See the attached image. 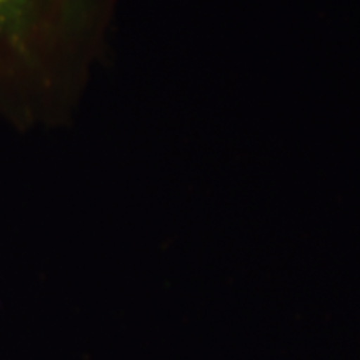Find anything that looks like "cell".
Segmentation results:
<instances>
[{"label":"cell","mask_w":360,"mask_h":360,"mask_svg":"<svg viewBox=\"0 0 360 360\" xmlns=\"http://www.w3.org/2000/svg\"><path fill=\"white\" fill-rule=\"evenodd\" d=\"M112 0H0V115L30 127L64 107Z\"/></svg>","instance_id":"cell-1"}]
</instances>
